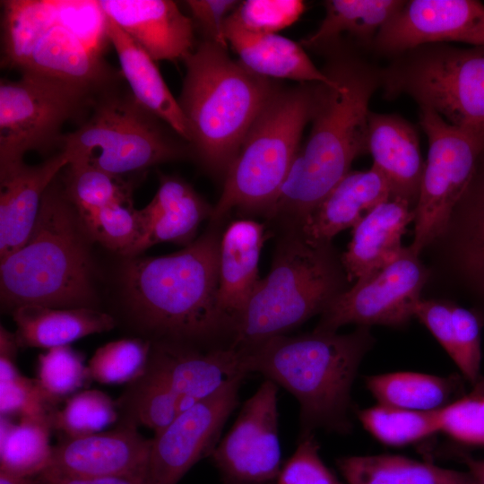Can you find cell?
I'll use <instances>...</instances> for the list:
<instances>
[{"mask_svg":"<svg viewBox=\"0 0 484 484\" xmlns=\"http://www.w3.org/2000/svg\"><path fill=\"white\" fill-rule=\"evenodd\" d=\"M357 48L339 41L323 50L327 60L322 69L333 82L319 83L307 141L266 215L282 229H298L353 160L368 153V107L380 88V67Z\"/></svg>","mask_w":484,"mask_h":484,"instance_id":"1","label":"cell"},{"mask_svg":"<svg viewBox=\"0 0 484 484\" xmlns=\"http://www.w3.org/2000/svg\"><path fill=\"white\" fill-rule=\"evenodd\" d=\"M220 223L182 250L131 257L123 269L125 308L134 329L151 343L219 347L233 331L217 306ZM225 346V345H224Z\"/></svg>","mask_w":484,"mask_h":484,"instance_id":"2","label":"cell"},{"mask_svg":"<svg viewBox=\"0 0 484 484\" xmlns=\"http://www.w3.org/2000/svg\"><path fill=\"white\" fill-rule=\"evenodd\" d=\"M375 339L369 327L347 334L314 330L272 337L240 348L247 373H260L289 391L299 404L300 435L352 430L351 389Z\"/></svg>","mask_w":484,"mask_h":484,"instance_id":"3","label":"cell"},{"mask_svg":"<svg viewBox=\"0 0 484 484\" xmlns=\"http://www.w3.org/2000/svg\"><path fill=\"white\" fill-rule=\"evenodd\" d=\"M1 67L102 88L123 78L103 57L99 1H1Z\"/></svg>","mask_w":484,"mask_h":484,"instance_id":"4","label":"cell"},{"mask_svg":"<svg viewBox=\"0 0 484 484\" xmlns=\"http://www.w3.org/2000/svg\"><path fill=\"white\" fill-rule=\"evenodd\" d=\"M178 104L186 119L191 157L225 177L253 124L277 91L272 79L234 61L227 48L203 39L184 60Z\"/></svg>","mask_w":484,"mask_h":484,"instance_id":"5","label":"cell"},{"mask_svg":"<svg viewBox=\"0 0 484 484\" xmlns=\"http://www.w3.org/2000/svg\"><path fill=\"white\" fill-rule=\"evenodd\" d=\"M56 178L47 189L27 241L0 261L2 306L94 307L91 261L82 224ZM95 308V307H94Z\"/></svg>","mask_w":484,"mask_h":484,"instance_id":"6","label":"cell"},{"mask_svg":"<svg viewBox=\"0 0 484 484\" xmlns=\"http://www.w3.org/2000/svg\"><path fill=\"white\" fill-rule=\"evenodd\" d=\"M272 266L260 279L235 329L232 345L246 348L283 335L321 315L350 282L330 244L315 245L283 229Z\"/></svg>","mask_w":484,"mask_h":484,"instance_id":"7","label":"cell"},{"mask_svg":"<svg viewBox=\"0 0 484 484\" xmlns=\"http://www.w3.org/2000/svg\"><path fill=\"white\" fill-rule=\"evenodd\" d=\"M319 83L277 89L224 177L211 222L221 223L232 210L266 217L299 151L303 130L314 113Z\"/></svg>","mask_w":484,"mask_h":484,"instance_id":"8","label":"cell"},{"mask_svg":"<svg viewBox=\"0 0 484 484\" xmlns=\"http://www.w3.org/2000/svg\"><path fill=\"white\" fill-rule=\"evenodd\" d=\"M124 77L99 90L86 117L65 133L70 162L87 161L118 177L191 156L189 144L142 106Z\"/></svg>","mask_w":484,"mask_h":484,"instance_id":"9","label":"cell"},{"mask_svg":"<svg viewBox=\"0 0 484 484\" xmlns=\"http://www.w3.org/2000/svg\"><path fill=\"white\" fill-rule=\"evenodd\" d=\"M379 78L385 98L409 96L454 126L484 132V46L422 45L391 57Z\"/></svg>","mask_w":484,"mask_h":484,"instance_id":"10","label":"cell"},{"mask_svg":"<svg viewBox=\"0 0 484 484\" xmlns=\"http://www.w3.org/2000/svg\"><path fill=\"white\" fill-rule=\"evenodd\" d=\"M102 88L33 73L1 79L0 170L23 163L29 151L61 149L64 125H78Z\"/></svg>","mask_w":484,"mask_h":484,"instance_id":"11","label":"cell"},{"mask_svg":"<svg viewBox=\"0 0 484 484\" xmlns=\"http://www.w3.org/2000/svg\"><path fill=\"white\" fill-rule=\"evenodd\" d=\"M419 124L428 138V151L414 208V238L410 246L418 255L445 231L484 155L483 131L454 126L424 108H419Z\"/></svg>","mask_w":484,"mask_h":484,"instance_id":"12","label":"cell"},{"mask_svg":"<svg viewBox=\"0 0 484 484\" xmlns=\"http://www.w3.org/2000/svg\"><path fill=\"white\" fill-rule=\"evenodd\" d=\"M410 246L375 274L338 295L320 315L316 331L337 332L343 325L402 327L412 317L428 270Z\"/></svg>","mask_w":484,"mask_h":484,"instance_id":"13","label":"cell"},{"mask_svg":"<svg viewBox=\"0 0 484 484\" xmlns=\"http://www.w3.org/2000/svg\"><path fill=\"white\" fill-rule=\"evenodd\" d=\"M278 385L265 379L211 454L231 484H264L281 471Z\"/></svg>","mask_w":484,"mask_h":484,"instance_id":"14","label":"cell"},{"mask_svg":"<svg viewBox=\"0 0 484 484\" xmlns=\"http://www.w3.org/2000/svg\"><path fill=\"white\" fill-rule=\"evenodd\" d=\"M241 382L225 385L154 434L146 484H177L200 459L211 455L226 420L238 404Z\"/></svg>","mask_w":484,"mask_h":484,"instance_id":"15","label":"cell"},{"mask_svg":"<svg viewBox=\"0 0 484 484\" xmlns=\"http://www.w3.org/2000/svg\"><path fill=\"white\" fill-rule=\"evenodd\" d=\"M484 46V4L474 0H411L379 30L372 50L395 56L414 48L446 42Z\"/></svg>","mask_w":484,"mask_h":484,"instance_id":"16","label":"cell"},{"mask_svg":"<svg viewBox=\"0 0 484 484\" xmlns=\"http://www.w3.org/2000/svg\"><path fill=\"white\" fill-rule=\"evenodd\" d=\"M146 367L175 395L179 414L248 374L242 350L233 345L199 349L151 343Z\"/></svg>","mask_w":484,"mask_h":484,"instance_id":"17","label":"cell"},{"mask_svg":"<svg viewBox=\"0 0 484 484\" xmlns=\"http://www.w3.org/2000/svg\"><path fill=\"white\" fill-rule=\"evenodd\" d=\"M137 428L119 421L111 430L65 437L53 446L50 464L46 470L66 477L145 479L151 438L143 436Z\"/></svg>","mask_w":484,"mask_h":484,"instance_id":"18","label":"cell"},{"mask_svg":"<svg viewBox=\"0 0 484 484\" xmlns=\"http://www.w3.org/2000/svg\"><path fill=\"white\" fill-rule=\"evenodd\" d=\"M438 240L454 282L484 324V155Z\"/></svg>","mask_w":484,"mask_h":484,"instance_id":"19","label":"cell"},{"mask_svg":"<svg viewBox=\"0 0 484 484\" xmlns=\"http://www.w3.org/2000/svg\"><path fill=\"white\" fill-rule=\"evenodd\" d=\"M104 13L155 62L185 60L194 49V25L170 0H99Z\"/></svg>","mask_w":484,"mask_h":484,"instance_id":"20","label":"cell"},{"mask_svg":"<svg viewBox=\"0 0 484 484\" xmlns=\"http://www.w3.org/2000/svg\"><path fill=\"white\" fill-rule=\"evenodd\" d=\"M69 163L70 157L60 151L40 164L23 162L0 170V261L27 241L47 189Z\"/></svg>","mask_w":484,"mask_h":484,"instance_id":"21","label":"cell"},{"mask_svg":"<svg viewBox=\"0 0 484 484\" xmlns=\"http://www.w3.org/2000/svg\"><path fill=\"white\" fill-rule=\"evenodd\" d=\"M159 187L151 201L136 211L139 237L127 257L159 243L191 244L197 229L213 207L181 177L159 175Z\"/></svg>","mask_w":484,"mask_h":484,"instance_id":"22","label":"cell"},{"mask_svg":"<svg viewBox=\"0 0 484 484\" xmlns=\"http://www.w3.org/2000/svg\"><path fill=\"white\" fill-rule=\"evenodd\" d=\"M368 153L390 186L391 198L407 202L415 208L425 168L418 131L396 114L370 111Z\"/></svg>","mask_w":484,"mask_h":484,"instance_id":"23","label":"cell"},{"mask_svg":"<svg viewBox=\"0 0 484 484\" xmlns=\"http://www.w3.org/2000/svg\"><path fill=\"white\" fill-rule=\"evenodd\" d=\"M264 224L240 219L221 234L219 250L217 306L233 331L260 278L258 263L266 239Z\"/></svg>","mask_w":484,"mask_h":484,"instance_id":"24","label":"cell"},{"mask_svg":"<svg viewBox=\"0 0 484 484\" xmlns=\"http://www.w3.org/2000/svg\"><path fill=\"white\" fill-rule=\"evenodd\" d=\"M390 198L388 181L376 168L350 171L296 230L311 244H330L335 235L353 228Z\"/></svg>","mask_w":484,"mask_h":484,"instance_id":"25","label":"cell"},{"mask_svg":"<svg viewBox=\"0 0 484 484\" xmlns=\"http://www.w3.org/2000/svg\"><path fill=\"white\" fill-rule=\"evenodd\" d=\"M414 218L407 202L390 198L358 222L341 256L349 281L364 280L393 262L404 248L402 238Z\"/></svg>","mask_w":484,"mask_h":484,"instance_id":"26","label":"cell"},{"mask_svg":"<svg viewBox=\"0 0 484 484\" xmlns=\"http://www.w3.org/2000/svg\"><path fill=\"white\" fill-rule=\"evenodd\" d=\"M224 34L239 61L260 76L301 83L333 82L323 69L315 66L303 47L288 38L277 33L250 31L242 27L232 13L226 20Z\"/></svg>","mask_w":484,"mask_h":484,"instance_id":"27","label":"cell"},{"mask_svg":"<svg viewBox=\"0 0 484 484\" xmlns=\"http://www.w3.org/2000/svg\"><path fill=\"white\" fill-rule=\"evenodd\" d=\"M106 33L134 98L188 143L190 134L186 119L156 62L107 15Z\"/></svg>","mask_w":484,"mask_h":484,"instance_id":"28","label":"cell"},{"mask_svg":"<svg viewBox=\"0 0 484 484\" xmlns=\"http://www.w3.org/2000/svg\"><path fill=\"white\" fill-rule=\"evenodd\" d=\"M19 348L51 349L112 330L115 317L94 307L59 308L29 304L11 312Z\"/></svg>","mask_w":484,"mask_h":484,"instance_id":"29","label":"cell"},{"mask_svg":"<svg viewBox=\"0 0 484 484\" xmlns=\"http://www.w3.org/2000/svg\"><path fill=\"white\" fill-rule=\"evenodd\" d=\"M364 382L377 403L416 411H440L468 392L461 374L396 371L367 376Z\"/></svg>","mask_w":484,"mask_h":484,"instance_id":"30","label":"cell"},{"mask_svg":"<svg viewBox=\"0 0 484 484\" xmlns=\"http://www.w3.org/2000/svg\"><path fill=\"white\" fill-rule=\"evenodd\" d=\"M400 0H329L317 30L301 41L303 48L323 51L350 37L358 48H372L379 30L402 7Z\"/></svg>","mask_w":484,"mask_h":484,"instance_id":"31","label":"cell"},{"mask_svg":"<svg viewBox=\"0 0 484 484\" xmlns=\"http://www.w3.org/2000/svg\"><path fill=\"white\" fill-rule=\"evenodd\" d=\"M335 462L347 484H476L468 471L399 454L348 455Z\"/></svg>","mask_w":484,"mask_h":484,"instance_id":"32","label":"cell"},{"mask_svg":"<svg viewBox=\"0 0 484 484\" xmlns=\"http://www.w3.org/2000/svg\"><path fill=\"white\" fill-rule=\"evenodd\" d=\"M50 415L22 416L16 424L0 416V471L35 477L49 466Z\"/></svg>","mask_w":484,"mask_h":484,"instance_id":"33","label":"cell"},{"mask_svg":"<svg viewBox=\"0 0 484 484\" xmlns=\"http://www.w3.org/2000/svg\"><path fill=\"white\" fill-rule=\"evenodd\" d=\"M440 411H416L377 403L358 411L357 416L378 442L402 447L440 432Z\"/></svg>","mask_w":484,"mask_h":484,"instance_id":"34","label":"cell"},{"mask_svg":"<svg viewBox=\"0 0 484 484\" xmlns=\"http://www.w3.org/2000/svg\"><path fill=\"white\" fill-rule=\"evenodd\" d=\"M65 192L80 220L117 202L132 200L133 180L104 171L87 161H73L66 166Z\"/></svg>","mask_w":484,"mask_h":484,"instance_id":"35","label":"cell"},{"mask_svg":"<svg viewBox=\"0 0 484 484\" xmlns=\"http://www.w3.org/2000/svg\"><path fill=\"white\" fill-rule=\"evenodd\" d=\"M15 333L0 327V414L45 416L56 409L47 402L35 379L22 375L16 365Z\"/></svg>","mask_w":484,"mask_h":484,"instance_id":"36","label":"cell"},{"mask_svg":"<svg viewBox=\"0 0 484 484\" xmlns=\"http://www.w3.org/2000/svg\"><path fill=\"white\" fill-rule=\"evenodd\" d=\"M52 428L65 437L99 433L119 419L116 401L99 390L79 391L65 400L62 409L50 415Z\"/></svg>","mask_w":484,"mask_h":484,"instance_id":"37","label":"cell"},{"mask_svg":"<svg viewBox=\"0 0 484 484\" xmlns=\"http://www.w3.org/2000/svg\"><path fill=\"white\" fill-rule=\"evenodd\" d=\"M35 380L49 406L56 408L91 379L83 355L65 345L39 355Z\"/></svg>","mask_w":484,"mask_h":484,"instance_id":"38","label":"cell"},{"mask_svg":"<svg viewBox=\"0 0 484 484\" xmlns=\"http://www.w3.org/2000/svg\"><path fill=\"white\" fill-rule=\"evenodd\" d=\"M151 348L135 337L113 341L98 348L87 367L91 379L105 385L129 384L144 370Z\"/></svg>","mask_w":484,"mask_h":484,"instance_id":"39","label":"cell"},{"mask_svg":"<svg viewBox=\"0 0 484 484\" xmlns=\"http://www.w3.org/2000/svg\"><path fill=\"white\" fill-rule=\"evenodd\" d=\"M136 211L132 200L117 201L80 220L94 239L127 256L139 237Z\"/></svg>","mask_w":484,"mask_h":484,"instance_id":"40","label":"cell"},{"mask_svg":"<svg viewBox=\"0 0 484 484\" xmlns=\"http://www.w3.org/2000/svg\"><path fill=\"white\" fill-rule=\"evenodd\" d=\"M471 387L440 411V432L463 448L484 446V375Z\"/></svg>","mask_w":484,"mask_h":484,"instance_id":"41","label":"cell"},{"mask_svg":"<svg viewBox=\"0 0 484 484\" xmlns=\"http://www.w3.org/2000/svg\"><path fill=\"white\" fill-rule=\"evenodd\" d=\"M454 352L451 357L464 380L473 385L481 374V328L484 325L471 309L454 303Z\"/></svg>","mask_w":484,"mask_h":484,"instance_id":"42","label":"cell"},{"mask_svg":"<svg viewBox=\"0 0 484 484\" xmlns=\"http://www.w3.org/2000/svg\"><path fill=\"white\" fill-rule=\"evenodd\" d=\"M300 0H246L232 13L245 29L258 33H274L293 24L305 11Z\"/></svg>","mask_w":484,"mask_h":484,"instance_id":"43","label":"cell"},{"mask_svg":"<svg viewBox=\"0 0 484 484\" xmlns=\"http://www.w3.org/2000/svg\"><path fill=\"white\" fill-rule=\"evenodd\" d=\"M278 484H342L319 454L315 434L300 435L298 446L281 470Z\"/></svg>","mask_w":484,"mask_h":484,"instance_id":"44","label":"cell"},{"mask_svg":"<svg viewBox=\"0 0 484 484\" xmlns=\"http://www.w3.org/2000/svg\"><path fill=\"white\" fill-rule=\"evenodd\" d=\"M238 2L233 0H188L185 4L192 14L194 27H198L205 40L225 48L228 42L224 34L227 18L237 8Z\"/></svg>","mask_w":484,"mask_h":484,"instance_id":"45","label":"cell"},{"mask_svg":"<svg viewBox=\"0 0 484 484\" xmlns=\"http://www.w3.org/2000/svg\"><path fill=\"white\" fill-rule=\"evenodd\" d=\"M36 484H146L143 477L110 476V477H66L44 471L36 476Z\"/></svg>","mask_w":484,"mask_h":484,"instance_id":"46","label":"cell"},{"mask_svg":"<svg viewBox=\"0 0 484 484\" xmlns=\"http://www.w3.org/2000/svg\"><path fill=\"white\" fill-rule=\"evenodd\" d=\"M455 458L466 465L476 484H484V458L477 459L469 454H459Z\"/></svg>","mask_w":484,"mask_h":484,"instance_id":"47","label":"cell"},{"mask_svg":"<svg viewBox=\"0 0 484 484\" xmlns=\"http://www.w3.org/2000/svg\"><path fill=\"white\" fill-rule=\"evenodd\" d=\"M0 484H36V476H20L0 471Z\"/></svg>","mask_w":484,"mask_h":484,"instance_id":"48","label":"cell"}]
</instances>
